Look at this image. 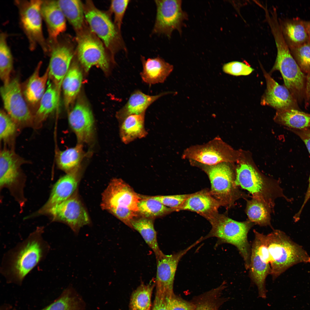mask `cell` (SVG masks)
<instances>
[{"instance_id": "cell-17", "label": "cell", "mask_w": 310, "mask_h": 310, "mask_svg": "<svg viewBox=\"0 0 310 310\" xmlns=\"http://www.w3.org/2000/svg\"><path fill=\"white\" fill-rule=\"evenodd\" d=\"M69 125L79 144H88L94 138V121L91 110L85 103L78 102L69 113Z\"/></svg>"}, {"instance_id": "cell-5", "label": "cell", "mask_w": 310, "mask_h": 310, "mask_svg": "<svg viewBox=\"0 0 310 310\" xmlns=\"http://www.w3.org/2000/svg\"><path fill=\"white\" fill-rule=\"evenodd\" d=\"M235 183L272 210L278 197H283L288 202L292 200L284 195L278 181L263 177L248 164L241 163L236 168Z\"/></svg>"}, {"instance_id": "cell-51", "label": "cell", "mask_w": 310, "mask_h": 310, "mask_svg": "<svg viewBox=\"0 0 310 310\" xmlns=\"http://www.w3.org/2000/svg\"><path fill=\"white\" fill-rule=\"evenodd\" d=\"M303 22L310 39V20H303Z\"/></svg>"}, {"instance_id": "cell-25", "label": "cell", "mask_w": 310, "mask_h": 310, "mask_svg": "<svg viewBox=\"0 0 310 310\" xmlns=\"http://www.w3.org/2000/svg\"><path fill=\"white\" fill-rule=\"evenodd\" d=\"M168 92H163L155 95L144 94L139 90L133 92L124 106L117 113L118 119L121 122L130 115H139L146 112L152 103Z\"/></svg>"}, {"instance_id": "cell-4", "label": "cell", "mask_w": 310, "mask_h": 310, "mask_svg": "<svg viewBox=\"0 0 310 310\" xmlns=\"http://www.w3.org/2000/svg\"><path fill=\"white\" fill-rule=\"evenodd\" d=\"M189 161L191 165L200 168L206 174L211 185L210 192L222 206L230 207L237 200L247 196L236 184V173L228 162L209 165Z\"/></svg>"}, {"instance_id": "cell-26", "label": "cell", "mask_w": 310, "mask_h": 310, "mask_svg": "<svg viewBox=\"0 0 310 310\" xmlns=\"http://www.w3.org/2000/svg\"><path fill=\"white\" fill-rule=\"evenodd\" d=\"M279 23L283 37L289 48L298 46L310 41L303 20L297 17L286 19Z\"/></svg>"}, {"instance_id": "cell-24", "label": "cell", "mask_w": 310, "mask_h": 310, "mask_svg": "<svg viewBox=\"0 0 310 310\" xmlns=\"http://www.w3.org/2000/svg\"><path fill=\"white\" fill-rule=\"evenodd\" d=\"M23 160L15 152L3 149L0 154V184L1 187H9L17 181L20 175V169Z\"/></svg>"}, {"instance_id": "cell-31", "label": "cell", "mask_w": 310, "mask_h": 310, "mask_svg": "<svg viewBox=\"0 0 310 310\" xmlns=\"http://www.w3.org/2000/svg\"><path fill=\"white\" fill-rule=\"evenodd\" d=\"M154 220L153 219L140 216L133 220L131 224L132 229L140 234L153 251L156 258L162 256L164 254L160 249L158 245Z\"/></svg>"}, {"instance_id": "cell-1", "label": "cell", "mask_w": 310, "mask_h": 310, "mask_svg": "<svg viewBox=\"0 0 310 310\" xmlns=\"http://www.w3.org/2000/svg\"><path fill=\"white\" fill-rule=\"evenodd\" d=\"M43 232V227H37L5 253L0 271L7 282L21 285L27 275L45 259L51 247L44 239Z\"/></svg>"}, {"instance_id": "cell-2", "label": "cell", "mask_w": 310, "mask_h": 310, "mask_svg": "<svg viewBox=\"0 0 310 310\" xmlns=\"http://www.w3.org/2000/svg\"><path fill=\"white\" fill-rule=\"evenodd\" d=\"M266 240L270 256V274L273 280L294 264L310 262V257L306 251L282 231L273 230L266 235Z\"/></svg>"}, {"instance_id": "cell-18", "label": "cell", "mask_w": 310, "mask_h": 310, "mask_svg": "<svg viewBox=\"0 0 310 310\" xmlns=\"http://www.w3.org/2000/svg\"><path fill=\"white\" fill-rule=\"evenodd\" d=\"M262 69L266 89L262 97L261 104L270 106L277 111L290 109L301 110L298 102L289 90L285 86L278 84Z\"/></svg>"}, {"instance_id": "cell-27", "label": "cell", "mask_w": 310, "mask_h": 310, "mask_svg": "<svg viewBox=\"0 0 310 310\" xmlns=\"http://www.w3.org/2000/svg\"><path fill=\"white\" fill-rule=\"evenodd\" d=\"M42 63L41 61L38 63L28 79L24 91L25 99L32 106L39 103L46 90L49 80L48 67L44 74L42 75H40Z\"/></svg>"}, {"instance_id": "cell-8", "label": "cell", "mask_w": 310, "mask_h": 310, "mask_svg": "<svg viewBox=\"0 0 310 310\" xmlns=\"http://www.w3.org/2000/svg\"><path fill=\"white\" fill-rule=\"evenodd\" d=\"M76 53L79 62L86 72L96 66L106 72L109 68L107 51L102 41L89 29L88 25L76 34Z\"/></svg>"}, {"instance_id": "cell-40", "label": "cell", "mask_w": 310, "mask_h": 310, "mask_svg": "<svg viewBox=\"0 0 310 310\" xmlns=\"http://www.w3.org/2000/svg\"><path fill=\"white\" fill-rule=\"evenodd\" d=\"M291 54L301 70L310 72V41L299 46L289 48Z\"/></svg>"}, {"instance_id": "cell-6", "label": "cell", "mask_w": 310, "mask_h": 310, "mask_svg": "<svg viewBox=\"0 0 310 310\" xmlns=\"http://www.w3.org/2000/svg\"><path fill=\"white\" fill-rule=\"evenodd\" d=\"M86 23L91 31L102 41L108 53L114 59L120 51H127L121 31L117 28L108 15L98 9L92 1L84 4Z\"/></svg>"}, {"instance_id": "cell-7", "label": "cell", "mask_w": 310, "mask_h": 310, "mask_svg": "<svg viewBox=\"0 0 310 310\" xmlns=\"http://www.w3.org/2000/svg\"><path fill=\"white\" fill-rule=\"evenodd\" d=\"M42 0H16L19 11L21 26L28 41L29 47L34 51L39 45L44 53L49 55V46L43 36L41 7Z\"/></svg>"}, {"instance_id": "cell-42", "label": "cell", "mask_w": 310, "mask_h": 310, "mask_svg": "<svg viewBox=\"0 0 310 310\" xmlns=\"http://www.w3.org/2000/svg\"><path fill=\"white\" fill-rule=\"evenodd\" d=\"M130 1L129 0H114L111 1L109 11L111 14H113V22L121 31L123 19Z\"/></svg>"}, {"instance_id": "cell-50", "label": "cell", "mask_w": 310, "mask_h": 310, "mask_svg": "<svg viewBox=\"0 0 310 310\" xmlns=\"http://www.w3.org/2000/svg\"><path fill=\"white\" fill-rule=\"evenodd\" d=\"M304 102L305 106L310 105V72L306 74Z\"/></svg>"}, {"instance_id": "cell-20", "label": "cell", "mask_w": 310, "mask_h": 310, "mask_svg": "<svg viewBox=\"0 0 310 310\" xmlns=\"http://www.w3.org/2000/svg\"><path fill=\"white\" fill-rule=\"evenodd\" d=\"M221 206L210 191H201L190 194L178 211L194 212L208 220L218 213V208Z\"/></svg>"}, {"instance_id": "cell-29", "label": "cell", "mask_w": 310, "mask_h": 310, "mask_svg": "<svg viewBox=\"0 0 310 310\" xmlns=\"http://www.w3.org/2000/svg\"><path fill=\"white\" fill-rule=\"evenodd\" d=\"M82 75L78 65L73 63L65 76L62 84L65 106L69 108L80 91Z\"/></svg>"}, {"instance_id": "cell-28", "label": "cell", "mask_w": 310, "mask_h": 310, "mask_svg": "<svg viewBox=\"0 0 310 310\" xmlns=\"http://www.w3.org/2000/svg\"><path fill=\"white\" fill-rule=\"evenodd\" d=\"M145 112L130 115L120 122V135L124 143L127 144L147 135L145 127Z\"/></svg>"}, {"instance_id": "cell-11", "label": "cell", "mask_w": 310, "mask_h": 310, "mask_svg": "<svg viewBox=\"0 0 310 310\" xmlns=\"http://www.w3.org/2000/svg\"><path fill=\"white\" fill-rule=\"evenodd\" d=\"M0 91L5 111L17 125H28L34 121V115L24 98L18 78L3 84Z\"/></svg>"}, {"instance_id": "cell-35", "label": "cell", "mask_w": 310, "mask_h": 310, "mask_svg": "<svg viewBox=\"0 0 310 310\" xmlns=\"http://www.w3.org/2000/svg\"><path fill=\"white\" fill-rule=\"evenodd\" d=\"M85 156L83 145L79 144L75 147L59 151L57 154V165L67 173L78 169Z\"/></svg>"}, {"instance_id": "cell-49", "label": "cell", "mask_w": 310, "mask_h": 310, "mask_svg": "<svg viewBox=\"0 0 310 310\" xmlns=\"http://www.w3.org/2000/svg\"><path fill=\"white\" fill-rule=\"evenodd\" d=\"M309 183L308 187L305 196L303 203L299 211L295 214L293 217V219L295 222L298 221L300 219V216L305 205L310 198V174L309 179Z\"/></svg>"}, {"instance_id": "cell-12", "label": "cell", "mask_w": 310, "mask_h": 310, "mask_svg": "<svg viewBox=\"0 0 310 310\" xmlns=\"http://www.w3.org/2000/svg\"><path fill=\"white\" fill-rule=\"evenodd\" d=\"M141 198L122 179L115 178L102 193L101 207L111 214L123 208L138 212V204Z\"/></svg>"}, {"instance_id": "cell-30", "label": "cell", "mask_w": 310, "mask_h": 310, "mask_svg": "<svg viewBox=\"0 0 310 310\" xmlns=\"http://www.w3.org/2000/svg\"><path fill=\"white\" fill-rule=\"evenodd\" d=\"M66 19L72 26L76 34L87 26L84 13V4L79 0H57Z\"/></svg>"}, {"instance_id": "cell-37", "label": "cell", "mask_w": 310, "mask_h": 310, "mask_svg": "<svg viewBox=\"0 0 310 310\" xmlns=\"http://www.w3.org/2000/svg\"><path fill=\"white\" fill-rule=\"evenodd\" d=\"M141 197L138 204V212L141 216L154 219L174 211L152 196Z\"/></svg>"}, {"instance_id": "cell-39", "label": "cell", "mask_w": 310, "mask_h": 310, "mask_svg": "<svg viewBox=\"0 0 310 310\" xmlns=\"http://www.w3.org/2000/svg\"><path fill=\"white\" fill-rule=\"evenodd\" d=\"M154 284H142L133 292L130 303L131 310H150Z\"/></svg>"}, {"instance_id": "cell-46", "label": "cell", "mask_w": 310, "mask_h": 310, "mask_svg": "<svg viewBox=\"0 0 310 310\" xmlns=\"http://www.w3.org/2000/svg\"><path fill=\"white\" fill-rule=\"evenodd\" d=\"M211 293L207 294L202 298L196 304L194 310H218L217 298Z\"/></svg>"}, {"instance_id": "cell-44", "label": "cell", "mask_w": 310, "mask_h": 310, "mask_svg": "<svg viewBox=\"0 0 310 310\" xmlns=\"http://www.w3.org/2000/svg\"><path fill=\"white\" fill-rule=\"evenodd\" d=\"M222 69L225 73L236 76L248 75L254 70L249 65L237 61H232L224 64Z\"/></svg>"}, {"instance_id": "cell-13", "label": "cell", "mask_w": 310, "mask_h": 310, "mask_svg": "<svg viewBox=\"0 0 310 310\" xmlns=\"http://www.w3.org/2000/svg\"><path fill=\"white\" fill-rule=\"evenodd\" d=\"M231 158L229 147L218 136L206 143L187 148L181 156L183 159L209 165L228 162Z\"/></svg>"}, {"instance_id": "cell-15", "label": "cell", "mask_w": 310, "mask_h": 310, "mask_svg": "<svg viewBox=\"0 0 310 310\" xmlns=\"http://www.w3.org/2000/svg\"><path fill=\"white\" fill-rule=\"evenodd\" d=\"M75 193L66 200L52 207L48 212L55 220L68 225L77 235L81 228L90 224V220L85 207Z\"/></svg>"}, {"instance_id": "cell-33", "label": "cell", "mask_w": 310, "mask_h": 310, "mask_svg": "<svg viewBox=\"0 0 310 310\" xmlns=\"http://www.w3.org/2000/svg\"><path fill=\"white\" fill-rule=\"evenodd\" d=\"M275 121L289 129H302L310 128V114L301 110L290 109L277 110Z\"/></svg>"}, {"instance_id": "cell-23", "label": "cell", "mask_w": 310, "mask_h": 310, "mask_svg": "<svg viewBox=\"0 0 310 310\" xmlns=\"http://www.w3.org/2000/svg\"><path fill=\"white\" fill-rule=\"evenodd\" d=\"M249 270L250 278L257 286L259 297L265 298L267 292L266 280L270 273L269 257L251 247Z\"/></svg>"}, {"instance_id": "cell-16", "label": "cell", "mask_w": 310, "mask_h": 310, "mask_svg": "<svg viewBox=\"0 0 310 310\" xmlns=\"http://www.w3.org/2000/svg\"><path fill=\"white\" fill-rule=\"evenodd\" d=\"M199 239L184 249L169 255L156 257V292L168 297L174 295L173 284L178 263L181 258L192 248L200 243Z\"/></svg>"}, {"instance_id": "cell-19", "label": "cell", "mask_w": 310, "mask_h": 310, "mask_svg": "<svg viewBox=\"0 0 310 310\" xmlns=\"http://www.w3.org/2000/svg\"><path fill=\"white\" fill-rule=\"evenodd\" d=\"M41 12L47 30V42L50 43L56 40L66 30V19L57 1L42 0Z\"/></svg>"}, {"instance_id": "cell-43", "label": "cell", "mask_w": 310, "mask_h": 310, "mask_svg": "<svg viewBox=\"0 0 310 310\" xmlns=\"http://www.w3.org/2000/svg\"><path fill=\"white\" fill-rule=\"evenodd\" d=\"M190 194L152 196L166 206L178 211Z\"/></svg>"}, {"instance_id": "cell-48", "label": "cell", "mask_w": 310, "mask_h": 310, "mask_svg": "<svg viewBox=\"0 0 310 310\" xmlns=\"http://www.w3.org/2000/svg\"><path fill=\"white\" fill-rule=\"evenodd\" d=\"M288 129L298 136L303 141L310 155V128L302 129Z\"/></svg>"}, {"instance_id": "cell-41", "label": "cell", "mask_w": 310, "mask_h": 310, "mask_svg": "<svg viewBox=\"0 0 310 310\" xmlns=\"http://www.w3.org/2000/svg\"><path fill=\"white\" fill-rule=\"evenodd\" d=\"M17 125L5 111L1 110L0 112V138L6 142L15 135Z\"/></svg>"}, {"instance_id": "cell-38", "label": "cell", "mask_w": 310, "mask_h": 310, "mask_svg": "<svg viewBox=\"0 0 310 310\" xmlns=\"http://www.w3.org/2000/svg\"><path fill=\"white\" fill-rule=\"evenodd\" d=\"M7 34L3 32L0 35V77L3 84L10 81L13 65V58L7 41Z\"/></svg>"}, {"instance_id": "cell-10", "label": "cell", "mask_w": 310, "mask_h": 310, "mask_svg": "<svg viewBox=\"0 0 310 310\" xmlns=\"http://www.w3.org/2000/svg\"><path fill=\"white\" fill-rule=\"evenodd\" d=\"M156 15L152 34L163 35L170 38L174 30L181 34L184 22L188 19L181 7L180 0H156Z\"/></svg>"}, {"instance_id": "cell-22", "label": "cell", "mask_w": 310, "mask_h": 310, "mask_svg": "<svg viewBox=\"0 0 310 310\" xmlns=\"http://www.w3.org/2000/svg\"><path fill=\"white\" fill-rule=\"evenodd\" d=\"M140 58L143 67L141 77L148 84L163 83L173 70L172 65L159 57L146 59L141 56Z\"/></svg>"}, {"instance_id": "cell-34", "label": "cell", "mask_w": 310, "mask_h": 310, "mask_svg": "<svg viewBox=\"0 0 310 310\" xmlns=\"http://www.w3.org/2000/svg\"><path fill=\"white\" fill-rule=\"evenodd\" d=\"M60 96L52 82L49 80L45 92L34 115V121L41 122L57 109Z\"/></svg>"}, {"instance_id": "cell-21", "label": "cell", "mask_w": 310, "mask_h": 310, "mask_svg": "<svg viewBox=\"0 0 310 310\" xmlns=\"http://www.w3.org/2000/svg\"><path fill=\"white\" fill-rule=\"evenodd\" d=\"M78 170L67 173L58 180L48 201L40 211V213L48 212L52 207L66 200L75 192L79 182Z\"/></svg>"}, {"instance_id": "cell-32", "label": "cell", "mask_w": 310, "mask_h": 310, "mask_svg": "<svg viewBox=\"0 0 310 310\" xmlns=\"http://www.w3.org/2000/svg\"><path fill=\"white\" fill-rule=\"evenodd\" d=\"M86 307L82 297L69 286L53 303L41 310H85Z\"/></svg>"}, {"instance_id": "cell-3", "label": "cell", "mask_w": 310, "mask_h": 310, "mask_svg": "<svg viewBox=\"0 0 310 310\" xmlns=\"http://www.w3.org/2000/svg\"><path fill=\"white\" fill-rule=\"evenodd\" d=\"M211 229L203 240L210 237L217 239L216 246L228 243L235 246L244 261L246 270L249 266L251 247L248 239V232L254 224L249 220L239 222L218 213L208 220Z\"/></svg>"}, {"instance_id": "cell-14", "label": "cell", "mask_w": 310, "mask_h": 310, "mask_svg": "<svg viewBox=\"0 0 310 310\" xmlns=\"http://www.w3.org/2000/svg\"><path fill=\"white\" fill-rule=\"evenodd\" d=\"M276 70L280 72L284 86L298 103L304 101L306 75L301 70L291 54L276 57L271 72Z\"/></svg>"}, {"instance_id": "cell-9", "label": "cell", "mask_w": 310, "mask_h": 310, "mask_svg": "<svg viewBox=\"0 0 310 310\" xmlns=\"http://www.w3.org/2000/svg\"><path fill=\"white\" fill-rule=\"evenodd\" d=\"M60 35L57 40L48 44L50 57L49 80L60 96L63 80L70 66L75 54L73 46L69 39Z\"/></svg>"}, {"instance_id": "cell-47", "label": "cell", "mask_w": 310, "mask_h": 310, "mask_svg": "<svg viewBox=\"0 0 310 310\" xmlns=\"http://www.w3.org/2000/svg\"><path fill=\"white\" fill-rule=\"evenodd\" d=\"M168 297L156 292L152 310H168Z\"/></svg>"}, {"instance_id": "cell-45", "label": "cell", "mask_w": 310, "mask_h": 310, "mask_svg": "<svg viewBox=\"0 0 310 310\" xmlns=\"http://www.w3.org/2000/svg\"><path fill=\"white\" fill-rule=\"evenodd\" d=\"M168 310H194L195 304L175 297H167Z\"/></svg>"}, {"instance_id": "cell-36", "label": "cell", "mask_w": 310, "mask_h": 310, "mask_svg": "<svg viewBox=\"0 0 310 310\" xmlns=\"http://www.w3.org/2000/svg\"><path fill=\"white\" fill-rule=\"evenodd\" d=\"M272 210L265 204L255 198L247 200L246 213L249 220L253 224L261 226H271Z\"/></svg>"}]
</instances>
